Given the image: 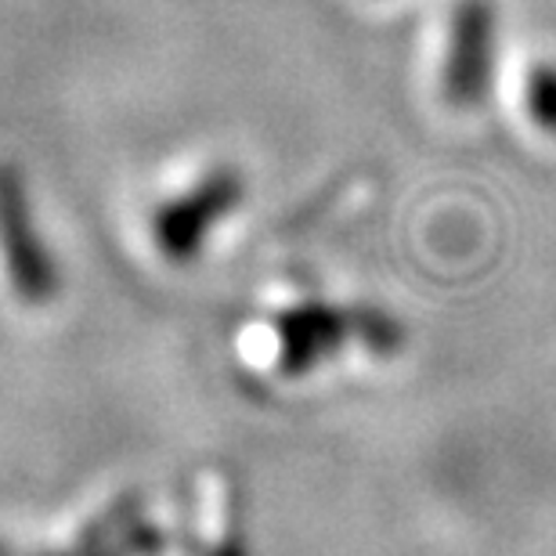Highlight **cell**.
<instances>
[{
    "instance_id": "cell-7",
    "label": "cell",
    "mask_w": 556,
    "mask_h": 556,
    "mask_svg": "<svg viewBox=\"0 0 556 556\" xmlns=\"http://www.w3.org/2000/svg\"><path fill=\"white\" fill-rule=\"evenodd\" d=\"M40 556H124V553L116 546H80V542H76V546L65 553H40Z\"/></svg>"
},
{
    "instance_id": "cell-6",
    "label": "cell",
    "mask_w": 556,
    "mask_h": 556,
    "mask_svg": "<svg viewBox=\"0 0 556 556\" xmlns=\"http://www.w3.org/2000/svg\"><path fill=\"white\" fill-rule=\"evenodd\" d=\"M531 105H535L539 124L556 130V73H542V76H535V91H531Z\"/></svg>"
},
{
    "instance_id": "cell-5",
    "label": "cell",
    "mask_w": 556,
    "mask_h": 556,
    "mask_svg": "<svg viewBox=\"0 0 556 556\" xmlns=\"http://www.w3.org/2000/svg\"><path fill=\"white\" fill-rule=\"evenodd\" d=\"M166 549V535L149 520H138V525L127 528V535L119 539V553L124 556H160Z\"/></svg>"
},
{
    "instance_id": "cell-3",
    "label": "cell",
    "mask_w": 556,
    "mask_h": 556,
    "mask_svg": "<svg viewBox=\"0 0 556 556\" xmlns=\"http://www.w3.org/2000/svg\"><path fill=\"white\" fill-rule=\"evenodd\" d=\"M278 365L289 376L315 369L321 358L337 354L348 337V318L326 304H300L278 315Z\"/></svg>"
},
{
    "instance_id": "cell-4",
    "label": "cell",
    "mask_w": 556,
    "mask_h": 556,
    "mask_svg": "<svg viewBox=\"0 0 556 556\" xmlns=\"http://www.w3.org/2000/svg\"><path fill=\"white\" fill-rule=\"evenodd\" d=\"M141 517H144L141 495L138 492H124L102 517L91 520V528L80 535V546H116L119 549V539H124L127 528L138 525Z\"/></svg>"
},
{
    "instance_id": "cell-2",
    "label": "cell",
    "mask_w": 556,
    "mask_h": 556,
    "mask_svg": "<svg viewBox=\"0 0 556 556\" xmlns=\"http://www.w3.org/2000/svg\"><path fill=\"white\" fill-rule=\"evenodd\" d=\"M247 195V181L236 166H214L199 177L195 188L185 195H174L155 210L152 217V239L166 261L188 264L199 250L206 247L210 231L225 220L231 210Z\"/></svg>"
},
{
    "instance_id": "cell-1",
    "label": "cell",
    "mask_w": 556,
    "mask_h": 556,
    "mask_svg": "<svg viewBox=\"0 0 556 556\" xmlns=\"http://www.w3.org/2000/svg\"><path fill=\"white\" fill-rule=\"evenodd\" d=\"M0 257L22 304L43 307L59 296V268L33 220L26 177L15 163H0Z\"/></svg>"
},
{
    "instance_id": "cell-8",
    "label": "cell",
    "mask_w": 556,
    "mask_h": 556,
    "mask_svg": "<svg viewBox=\"0 0 556 556\" xmlns=\"http://www.w3.org/2000/svg\"><path fill=\"white\" fill-rule=\"evenodd\" d=\"M0 556H11V553H8V546H4V542H0Z\"/></svg>"
}]
</instances>
